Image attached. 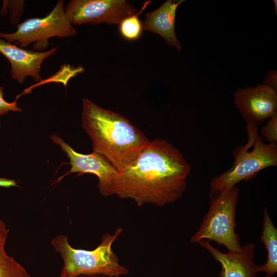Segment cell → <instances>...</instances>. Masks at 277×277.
I'll list each match as a JSON object with an SVG mask.
<instances>
[{"label":"cell","mask_w":277,"mask_h":277,"mask_svg":"<svg viewBox=\"0 0 277 277\" xmlns=\"http://www.w3.org/2000/svg\"><path fill=\"white\" fill-rule=\"evenodd\" d=\"M234 104L247 125L258 126L276 113V90L265 85L238 89Z\"/></svg>","instance_id":"9c48e42d"},{"label":"cell","mask_w":277,"mask_h":277,"mask_svg":"<svg viewBox=\"0 0 277 277\" xmlns=\"http://www.w3.org/2000/svg\"><path fill=\"white\" fill-rule=\"evenodd\" d=\"M190 171L189 164L176 147L165 140L155 139L118 172L113 194L130 199L138 206H163L182 197Z\"/></svg>","instance_id":"6da1fadb"},{"label":"cell","mask_w":277,"mask_h":277,"mask_svg":"<svg viewBox=\"0 0 277 277\" xmlns=\"http://www.w3.org/2000/svg\"><path fill=\"white\" fill-rule=\"evenodd\" d=\"M57 49L54 47L46 51L29 50L0 38V53L10 63L12 78L20 84L28 76L39 82L43 62Z\"/></svg>","instance_id":"30bf717a"},{"label":"cell","mask_w":277,"mask_h":277,"mask_svg":"<svg viewBox=\"0 0 277 277\" xmlns=\"http://www.w3.org/2000/svg\"><path fill=\"white\" fill-rule=\"evenodd\" d=\"M51 139L61 146L69 159L71 167L68 173L93 174L98 177L101 194L103 196L113 194L118 171L106 157L94 151L87 154L78 153L56 134L52 135Z\"/></svg>","instance_id":"ba28073f"},{"label":"cell","mask_w":277,"mask_h":277,"mask_svg":"<svg viewBox=\"0 0 277 277\" xmlns=\"http://www.w3.org/2000/svg\"><path fill=\"white\" fill-rule=\"evenodd\" d=\"M211 197L208 211L197 231L190 242L213 241L228 251H239L242 248L240 237L236 233L235 214L239 190L237 187L224 189Z\"/></svg>","instance_id":"5b68a950"},{"label":"cell","mask_w":277,"mask_h":277,"mask_svg":"<svg viewBox=\"0 0 277 277\" xmlns=\"http://www.w3.org/2000/svg\"><path fill=\"white\" fill-rule=\"evenodd\" d=\"M261 134L269 143H276L277 113L269 118L267 123L261 128Z\"/></svg>","instance_id":"2e32d148"},{"label":"cell","mask_w":277,"mask_h":277,"mask_svg":"<svg viewBox=\"0 0 277 277\" xmlns=\"http://www.w3.org/2000/svg\"><path fill=\"white\" fill-rule=\"evenodd\" d=\"M183 1L165 2L157 9L147 13L142 23L144 30L161 36L178 51L182 47L175 32V20L177 8Z\"/></svg>","instance_id":"7c38bea8"},{"label":"cell","mask_w":277,"mask_h":277,"mask_svg":"<svg viewBox=\"0 0 277 277\" xmlns=\"http://www.w3.org/2000/svg\"><path fill=\"white\" fill-rule=\"evenodd\" d=\"M198 244L206 249L221 265L218 277H256L259 266L253 258L255 244L249 243L242 247L239 251L224 253L212 247L209 241L203 240Z\"/></svg>","instance_id":"8fae6325"},{"label":"cell","mask_w":277,"mask_h":277,"mask_svg":"<svg viewBox=\"0 0 277 277\" xmlns=\"http://www.w3.org/2000/svg\"><path fill=\"white\" fill-rule=\"evenodd\" d=\"M149 3L146 2L138 13L125 18L120 23V32L125 38L135 40L141 36L143 28L138 16Z\"/></svg>","instance_id":"9a60e30c"},{"label":"cell","mask_w":277,"mask_h":277,"mask_svg":"<svg viewBox=\"0 0 277 277\" xmlns=\"http://www.w3.org/2000/svg\"><path fill=\"white\" fill-rule=\"evenodd\" d=\"M82 123L93 151L106 157L118 172L128 167L150 142L127 118L87 98L83 100Z\"/></svg>","instance_id":"7a4b0ae2"},{"label":"cell","mask_w":277,"mask_h":277,"mask_svg":"<svg viewBox=\"0 0 277 277\" xmlns=\"http://www.w3.org/2000/svg\"><path fill=\"white\" fill-rule=\"evenodd\" d=\"M4 4L10 8V19L15 23L20 18L24 9V1H4Z\"/></svg>","instance_id":"e0dca14e"},{"label":"cell","mask_w":277,"mask_h":277,"mask_svg":"<svg viewBox=\"0 0 277 277\" xmlns=\"http://www.w3.org/2000/svg\"><path fill=\"white\" fill-rule=\"evenodd\" d=\"M0 128H1V125H0Z\"/></svg>","instance_id":"d4e9b609"},{"label":"cell","mask_w":277,"mask_h":277,"mask_svg":"<svg viewBox=\"0 0 277 277\" xmlns=\"http://www.w3.org/2000/svg\"><path fill=\"white\" fill-rule=\"evenodd\" d=\"M79 277H101V276L98 275H80Z\"/></svg>","instance_id":"7402d4cb"},{"label":"cell","mask_w":277,"mask_h":277,"mask_svg":"<svg viewBox=\"0 0 277 277\" xmlns=\"http://www.w3.org/2000/svg\"><path fill=\"white\" fill-rule=\"evenodd\" d=\"M122 231V228H118L113 234H104L100 244L91 250L73 248L69 244L67 236L64 234L54 237L51 244L60 254L63 261L59 277H77L82 275L118 277L127 274L129 270L119 263L118 257L112 249V243Z\"/></svg>","instance_id":"3957f363"},{"label":"cell","mask_w":277,"mask_h":277,"mask_svg":"<svg viewBox=\"0 0 277 277\" xmlns=\"http://www.w3.org/2000/svg\"><path fill=\"white\" fill-rule=\"evenodd\" d=\"M0 277H30L23 266L7 254L4 247H0Z\"/></svg>","instance_id":"5bb4252c"},{"label":"cell","mask_w":277,"mask_h":277,"mask_svg":"<svg viewBox=\"0 0 277 277\" xmlns=\"http://www.w3.org/2000/svg\"><path fill=\"white\" fill-rule=\"evenodd\" d=\"M9 232L5 223L0 220V247L5 246Z\"/></svg>","instance_id":"d6986e66"},{"label":"cell","mask_w":277,"mask_h":277,"mask_svg":"<svg viewBox=\"0 0 277 277\" xmlns=\"http://www.w3.org/2000/svg\"><path fill=\"white\" fill-rule=\"evenodd\" d=\"M3 90V87L0 86V115L5 114L10 111H21L22 108L17 106L15 101L9 103L4 100Z\"/></svg>","instance_id":"ac0fdd59"},{"label":"cell","mask_w":277,"mask_h":277,"mask_svg":"<svg viewBox=\"0 0 277 277\" xmlns=\"http://www.w3.org/2000/svg\"><path fill=\"white\" fill-rule=\"evenodd\" d=\"M65 15L72 25L120 24L137 10L125 0H71L64 7Z\"/></svg>","instance_id":"52a82bcc"},{"label":"cell","mask_w":277,"mask_h":277,"mask_svg":"<svg viewBox=\"0 0 277 277\" xmlns=\"http://www.w3.org/2000/svg\"><path fill=\"white\" fill-rule=\"evenodd\" d=\"M276 90V74L274 71L270 72L264 84Z\"/></svg>","instance_id":"ffe728a7"},{"label":"cell","mask_w":277,"mask_h":277,"mask_svg":"<svg viewBox=\"0 0 277 277\" xmlns=\"http://www.w3.org/2000/svg\"><path fill=\"white\" fill-rule=\"evenodd\" d=\"M76 33L65 15L64 1L60 0L45 17L27 19L17 24L14 32H0V38L23 48L33 44L34 49L42 51L48 46L50 38L71 37Z\"/></svg>","instance_id":"8992f818"},{"label":"cell","mask_w":277,"mask_h":277,"mask_svg":"<svg viewBox=\"0 0 277 277\" xmlns=\"http://www.w3.org/2000/svg\"><path fill=\"white\" fill-rule=\"evenodd\" d=\"M246 129L248 142L235 148L233 153L234 161L231 167L211 180V194L235 186L242 181L251 179L266 168L277 166L276 143L264 142L258 131L252 142L251 132L249 128Z\"/></svg>","instance_id":"277c9868"},{"label":"cell","mask_w":277,"mask_h":277,"mask_svg":"<svg viewBox=\"0 0 277 277\" xmlns=\"http://www.w3.org/2000/svg\"><path fill=\"white\" fill-rule=\"evenodd\" d=\"M274 4V7H275V14H276L277 11V8H276V1H273Z\"/></svg>","instance_id":"603a6c76"},{"label":"cell","mask_w":277,"mask_h":277,"mask_svg":"<svg viewBox=\"0 0 277 277\" xmlns=\"http://www.w3.org/2000/svg\"><path fill=\"white\" fill-rule=\"evenodd\" d=\"M17 186V184L14 180L0 177V187L9 188Z\"/></svg>","instance_id":"44dd1931"},{"label":"cell","mask_w":277,"mask_h":277,"mask_svg":"<svg viewBox=\"0 0 277 277\" xmlns=\"http://www.w3.org/2000/svg\"><path fill=\"white\" fill-rule=\"evenodd\" d=\"M265 277H273V276H271L266 275V276Z\"/></svg>","instance_id":"cb8c5ba5"},{"label":"cell","mask_w":277,"mask_h":277,"mask_svg":"<svg viewBox=\"0 0 277 277\" xmlns=\"http://www.w3.org/2000/svg\"><path fill=\"white\" fill-rule=\"evenodd\" d=\"M261 241L267 252L266 262L259 266V272H264L273 276L277 272V229L273 224L268 210L264 208Z\"/></svg>","instance_id":"4fadbf2b"}]
</instances>
